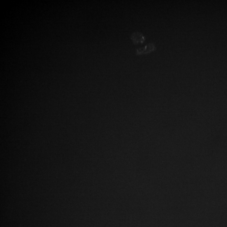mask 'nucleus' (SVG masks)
Returning <instances> with one entry per match:
<instances>
[{
	"label": "nucleus",
	"mask_w": 227,
	"mask_h": 227,
	"mask_svg": "<svg viewBox=\"0 0 227 227\" xmlns=\"http://www.w3.org/2000/svg\"><path fill=\"white\" fill-rule=\"evenodd\" d=\"M156 49V48L154 44H149L146 45L144 47L137 49L136 53L137 55L148 54Z\"/></svg>",
	"instance_id": "1"
},
{
	"label": "nucleus",
	"mask_w": 227,
	"mask_h": 227,
	"mask_svg": "<svg viewBox=\"0 0 227 227\" xmlns=\"http://www.w3.org/2000/svg\"><path fill=\"white\" fill-rule=\"evenodd\" d=\"M131 39L134 45L138 44L139 43L142 44L145 39L144 35L140 32H135L132 33L131 36Z\"/></svg>",
	"instance_id": "2"
}]
</instances>
